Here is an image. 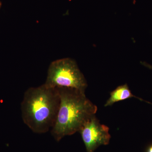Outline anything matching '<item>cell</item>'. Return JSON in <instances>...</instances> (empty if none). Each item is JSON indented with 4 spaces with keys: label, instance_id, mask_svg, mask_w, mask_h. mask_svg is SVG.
Returning a JSON list of instances; mask_svg holds the SVG:
<instances>
[{
    "label": "cell",
    "instance_id": "52a82bcc",
    "mask_svg": "<svg viewBox=\"0 0 152 152\" xmlns=\"http://www.w3.org/2000/svg\"><path fill=\"white\" fill-rule=\"evenodd\" d=\"M148 152H152V145L149 148Z\"/></svg>",
    "mask_w": 152,
    "mask_h": 152
},
{
    "label": "cell",
    "instance_id": "3957f363",
    "mask_svg": "<svg viewBox=\"0 0 152 152\" xmlns=\"http://www.w3.org/2000/svg\"><path fill=\"white\" fill-rule=\"evenodd\" d=\"M45 84L52 88H67L85 92L88 84L74 60L70 58L56 60L51 63Z\"/></svg>",
    "mask_w": 152,
    "mask_h": 152
},
{
    "label": "cell",
    "instance_id": "277c9868",
    "mask_svg": "<svg viewBox=\"0 0 152 152\" xmlns=\"http://www.w3.org/2000/svg\"><path fill=\"white\" fill-rule=\"evenodd\" d=\"M79 132L87 152H94L100 146L107 145L111 138L108 127L101 124L95 116L85 124Z\"/></svg>",
    "mask_w": 152,
    "mask_h": 152
},
{
    "label": "cell",
    "instance_id": "6da1fadb",
    "mask_svg": "<svg viewBox=\"0 0 152 152\" xmlns=\"http://www.w3.org/2000/svg\"><path fill=\"white\" fill-rule=\"evenodd\" d=\"M56 88L59 94L60 105L51 133L59 142L66 136L79 132L85 124L95 116L97 107L86 96L85 92L71 88Z\"/></svg>",
    "mask_w": 152,
    "mask_h": 152
},
{
    "label": "cell",
    "instance_id": "5b68a950",
    "mask_svg": "<svg viewBox=\"0 0 152 152\" xmlns=\"http://www.w3.org/2000/svg\"><path fill=\"white\" fill-rule=\"evenodd\" d=\"M110 96L105 104V107L111 106L117 102L132 97L136 98L143 101L140 98L137 97L132 94L127 84L122 85L117 87L115 89L110 93Z\"/></svg>",
    "mask_w": 152,
    "mask_h": 152
},
{
    "label": "cell",
    "instance_id": "ba28073f",
    "mask_svg": "<svg viewBox=\"0 0 152 152\" xmlns=\"http://www.w3.org/2000/svg\"><path fill=\"white\" fill-rule=\"evenodd\" d=\"M1 3L0 1V8H1Z\"/></svg>",
    "mask_w": 152,
    "mask_h": 152
},
{
    "label": "cell",
    "instance_id": "7a4b0ae2",
    "mask_svg": "<svg viewBox=\"0 0 152 152\" xmlns=\"http://www.w3.org/2000/svg\"><path fill=\"white\" fill-rule=\"evenodd\" d=\"M60 103L57 88H50L45 84L29 88L21 104L23 122L33 132H48L54 125Z\"/></svg>",
    "mask_w": 152,
    "mask_h": 152
},
{
    "label": "cell",
    "instance_id": "8992f818",
    "mask_svg": "<svg viewBox=\"0 0 152 152\" xmlns=\"http://www.w3.org/2000/svg\"><path fill=\"white\" fill-rule=\"evenodd\" d=\"M142 65L145 66V67H146L147 68H149V69H152V66L148 63L145 62H141Z\"/></svg>",
    "mask_w": 152,
    "mask_h": 152
}]
</instances>
